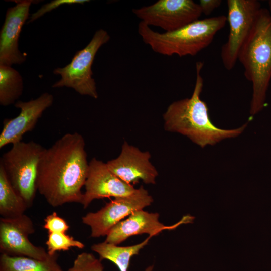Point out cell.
<instances>
[{
	"instance_id": "cell-1",
	"label": "cell",
	"mask_w": 271,
	"mask_h": 271,
	"mask_svg": "<svg viewBox=\"0 0 271 271\" xmlns=\"http://www.w3.org/2000/svg\"><path fill=\"white\" fill-rule=\"evenodd\" d=\"M83 136L67 133L50 147L40 159L37 189L52 207L68 203H81L89 170Z\"/></svg>"
},
{
	"instance_id": "cell-2",
	"label": "cell",
	"mask_w": 271,
	"mask_h": 271,
	"mask_svg": "<svg viewBox=\"0 0 271 271\" xmlns=\"http://www.w3.org/2000/svg\"><path fill=\"white\" fill-rule=\"evenodd\" d=\"M203 66L202 62L196 64V77L192 96L173 102L163 114L166 130L185 136L201 148L237 137L248 124L247 122L237 128L225 129L213 124L208 106L200 97L204 84L201 74Z\"/></svg>"
},
{
	"instance_id": "cell-3",
	"label": "cell",
	"mask_w": 271,
	"mask_h": 271,
	"mask_svg": "<svg viewBox=\"0 0 271 271\" xmlns=\"http://www.w3.org/2000/svg\"><path fill=\"white\" fill-rule=\"evenodd\" d=\"M244 76L252 83L250 113L253 116L265 107L271 80V13L262 8L238 54Z\"/></svg>"
},
{
	"instance_id": "cell-4",
	"label": "cell",
	"mask_w": 271,
	"mask_h": 271,
	"mask_svg": "<svg viewBox=\"0 0 271 271\" xmlns=\"http://www.w3.org/2000/svg\"><path fill=\"white\" fill-rule=\"evenodd\" d=\"M227 17H212L195 21L178 30L160 33L141 21L138 32L143 42L156 53L165 56H195L209 46L225 26Z\"/></svg>"
},
{
	"instance_id": "cell-5",
	"label": "cell",
	"mask_w": 271,
	"mask_h": 271,
	"mask_svg": "<svg viewBox=\"0 0 271 271\" xmlns=\"http://www.w3.org/2000/svg\"><path fill=\"white\" fill-rule=\"evenodd\" d=\"M45 149L32 141H21L13 144L0 159L8 180L28 208L36 196L38 167Z\"/></svg>"
},
{
	"instance_id": "cell-6",
	"label": "cell",
	"mask_w": 271,
	"mask_h": 271,
	"mask_svg": "<svg viewBox=\"0 0 271 271\" xmlns=\"http://www.w3.org/2000/svg\"><path fill=\"white\" fill-rule=\"evenodd\" d=\"M110 38L106 31L102 29L97 30L89 43L75 53L68 64L54 70L53 73L60 75L61 79L52 87L71 88L81 95L97 99L98 95L92 77V65L97 52Z\"/></svg>"
},
{
	"instance_id": "cell-7",
	"label": "cell",
	"mask_w": 271,
	"mask_h": 271,
	"mask_svg": "<svg viewBox=\"0 0 271 271\" xmlns=\"http://www.w3.org/2000/svg\"><path fill=\"white\" fill-rule=\"evenodd\" d=\"M227 6L229 32L227 41L221 47L220 55L224 68L229 71L235 66L240 50L262 7L257 0H228Z\"/></svg>"
},
{
	"instance_id": "cell-8",
	"label": "cell",
	"mask_w": 271,
	"mask_h": 271,
	"mask_svg": "<svg viewBox=\"0 0 271 271\" xmlns=\"http://www.w3.org/2000/svg\"><path fill=\"white\" fill-rule=\"evenodd\" d=\"M143 22L158 27L166 32L178 30L199 20L202 15L198 3L192 0H159L132 10Z\"/></svg>"
},
{
	"instance_id": "cell-9",
	"label": "cell",
	"mask_w": 271,
	"mask_h": 271,
	"mask_svg": "<svg viewBox=\"0 0 271 271\" xmlns=\"http://www.w3.org/2000/svg\"><path fill=\"white\" fill-rule=\"evenodd\" d=\"M153 202L152 197L141 186L129 195L115 198L98 211L86 214L82 217V222L90 227L91 237L105 236L124 218Z\"/></svg>"
},
{
	"instance_id": "cell-10",
	"label": "cell",
	"mask_w": 271,
	"mask_h": 271,
	"mask_svg": "<svg viewBox=\"0 0 271 271\" xmlns=\"http://www.w3.org/2000/svg\"><path fill=\"white\" fill-rule=\"evenodd\" d=\"M35 232L30 217L23 214L14 218H0V250L11 256H24L44 260L49 256L47 251L32 243L28 238Z\"/></svg>"
},
{
	"instance_id": "cell-11",
	"label": "cell",
	"mask_w": 271,
	"mask_h": 271,
	"mask_svg": "<svg viewBox=\"0 0 271 271\" xmlns=\"http://www.w3.org/2000/svg\"><path fill=\"white\" fill-rule=\"evenodd\" d=\"M81 203L86 208L95 199L121 197L134 192L133 185L121 180L108 168L107 164L93 158L89 163L88 175Z\"/></svg>"
},
{
	"instance_id": "cell-12",
	"label": "cell",
	"mask_w": 271,
	"mask_h": 271,
	"mask_svg": "<svg viewBox=\"0 0 271 271\" xmlns=\"http://www.w3.org/2000/svg\"><path fill=\"white\" fill-rule=\"evenodd\" d=\"M53 101V96L48 92L28 101H17L14 105L20 112L13 118L4 120L0 133V148L22 141L24 135L33 130L43 113L51 106Z\"/></svg>"
},
{
	"instance_id": "cell-13",
	"label": "cell",
	"mask_w": 271,
	"mask_h": 271,
	"mask_svg": "<svg viewBox=\"0 0 271 271\" xmlns=\"http://www.w3.org/2000/svg\"><path fill=\"white\" fill-rule=\"evenodd\" d=\"M8 9L0 32V65L21 64L26 57L19 49V38L24 24L29 19V10L34 1H15Z\"/></svg>"
},
{
	"instance_id": "cell-14",
	"label": "cell",
	"mask_w": 271,
	"mask_h": 271,
	"mask_svg": "<svg viewBox=\"0 0 271 271\" xmlns=\"http://www.w3.org/2000/svg\"><path fill=\"white\" fill-rule=\"evenodd\" d=\"M150 158L149 152H142L125 142L118 157L106 164L114 174L127 184L142 180L145 184H155L158 173Z\"/></svg>"
},
{
	"instance_id": "cell-15",
	"label": "cell",
	"mask_w": 271,
	"mask_h": 271,
	"mask_svg": "<svg viewBox=\"0 0 271 271\" xmlns=\"http://www.w3.org/2000/svg\"><path fill=\"white\" fill-rule=\"evenodd\" d=\"M194 218L187 215L176 224L167 226L159 221V213L138 210L112 227L106 235L105 242L118 245L133 235L148 234L152 237L164 230L175 229L181 224L193 223Z\"/></svg>"
},
{
	"instance_id": "cell-16",
	"label": "cell",
	"mask_w": 271,
	"mask_h": 271,
	"mask_svg": "<svg viewBox=\"0 0 271 271\" xmlns=\"http://www.w3.org/2000/svg\"><path fill=\"white\" fill-rule=\"evenodd\" d=\"M151 237L149 236L137 244L119 246L106 242L94 244L91 249L100 256V259H107L114 263L120 271H128L131 257L139 253L147 244Z\"/></svg>"
},
{
	"instance_id": "cell-17",
	"label": "cell",
	"mask_w": 271,
	"mask_h": 271,
	"mask_svg": "<svg viewBox=\"0 0 271 271\" xmlns=\"http://www.w3.org/2000/svg\"><path fill=\"white\" fill-rule=\"evenodd\" d=\"M57 258V253L44 260L1 253L0 271H64Z\"/></svg>"
},
{
	"instance_id": "cell-18",
	"label": "cell",
	"mask_w": 271,
	"mask_h": 271,
	"mask_svg": "<svg viewBox=\"0 0 271 271\" xmlns=\"http://www.w3.org/2000/svg\"><path fill=\"white\" fill-rule=\"evenodd\" d=\"M28 207L10 182L0 165V214L3 218H14L24 214Z\"/></svg>"
},
{
	"instance_id": "cell-19",
	"label": "cell",
	"mask_w": 271,
	"mask_h": 271,
	"mask_svg": "<svg viewBox=\"0 0 271 271\" xmlns=\"http://www.w3.org/2000/svg\"><path fill=\"white\" fill-rule=\"evenodd\" d=\"M23 91V78L19 72L11 66L0 65V104H15Z\"/></svg>"
},
{
	"instance_id": "cell-20",
	"label": "cell",
	"mask_w": 271,
	"mask_h": 271,
	"mask_svg": "<svg viewBox=\"0 0 271 271\" xmlns=\"http://www.w3.org/2000/svg\"><path fill=\"white\" fill-rule=\"evenodd\" d=\"M46 244L47 253L50 255L56 254L57 251H67L71 247L81 249L85 246L82 242L62 233H49Z\"/></svg>"
},
{
	"instance_id": "cell-21",
	"label": "cell",
	"mask_w": 271,
	"mask_h": 271,
	"mask_svg": "<svg viewBox=\"0 0 271 271\" xmlns=\"http://www.w3.org/2000/svg\"><path fill=\"white\" fill-rule=\"evenodd\" d=\"M101 260L92 253L84 252L77 255L67 271H103Z\"/></svg>"
},
{
	"instance_id": "cell-22",
	"label": "cell",
	"mask_w": 271,
	"mask_h": 271,
	"mask_svg": "<svg viewBox=\"0 0 271 271\" xmlns=\"http://www.w3.org/2000/svg\"><path fill=\"white\" fill-rule=\"evenodd\" d=\"M89 0H54L43 5L36 12L33 13L29 17L28 23L33 22L36 20L40 18L46 13L51 12L62 5H73V4H84L87 2H89Z\"/></svg>"
},
{
	"instance_id": "cell-23",
	"label": "cell",
	"mask_w": 271,
	"mask_h": 271,
	"mask_svg": "<svg viewBox=\"0 0 271 271\" xmlns=\"http://www.w3.org/2000/svg\"><path fill=\"white\" fill-rule=\"evenodd\" d=\"M43 228L48 231V233H66L69 226L63 218L59 216L56 212H53L45 218Z\"/></svg>"
},
{
	"instance_id": "cell-24",
	"label": "cell",
	"mask_w": 271,
	"mask_h": 271,
	"mask_svg": "<svg viewBox=\"0 0 271 271\" xmlns=\"http://www.w3.org/2000/svg\"><path fill=\"white\" fill-rule=\"evenodd\" d=\"M221 0H200L199 5L202 13L206 16L210 15L214 10L218 8L221 4Z\"/></svg>"
},
{
	"instance_id": "cell-25",
	"label": "cell",
	"mask_w": 271,
	"mask_h": 271,
	"mask_svg": "<svg viewBox=\"0 0 271 271\" xmlns=\"http://www.w3.org/2000/svg\"><path fill=\"white\" fill-rule=\"evenodd\" d=\"M268 6H269V10L271 13V0L269 1L268 2Z\"/></svg>"
}]
</instances>
